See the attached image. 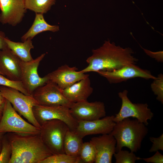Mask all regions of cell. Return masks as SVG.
<instances>
[{"label": "cell", "mask_w": 163, "mask_h": 163, "mask_svg": "<svg viewBox=\"0 0 163 163\" xmlns=\"http://www.w3.org/2000/svg\"><path fill=\"white\" fill-rule=\"evenodd\" d=\"M92 52V55L86 60L88 66L80 72L110 71L126 65L136 64L138 61L133 55L134 52L131 48L116 46L109 40L105 41L99 48L93 50Z\"/></svg>", "instance_id": "obj_1"}, {"label": "cell", "mask_w": 163, "mask_h": 163, "mask_svg": "<svg viewBox=\"0 0 163 163\" xmlns=\"http://www.w3.org/2000/svg\"><path fill=\"white\" fill-rule=\"evenodd\" d=\"M6 134L12 148L9 163H40L52 155L42 142L40 134Z\"/></svg>", "instance_id": "obj_2"}, {"label": "cell", "mask_w": 163, "mask_h": 163, "mask_svg": "<svg viewBox=\"0 0 163 163\" xmlns=\"http://www.w3.org/2000/svg\"><path fill=\"white\" fill-rule=\"evenodd\" d=\"M148 133L147 126L137 119L125 118L116 123L110 133L116 140V152L126 147L137 152Z\"/></svg>", "instance_id": "obj_3"}, {"label": "cell", "mask_w": 163, "mask_h": 163, "mask_svg": "<svg viewBox=\"0 0 163 163\" xmlns=\"http://www.w3.org/2000/svg\"><path fill=\"white\" fill-rule=\"evenodd\" d=\"M69 129L65 123L58 120L46 121L41 125V139L52 155L64 153V141Z\"/></svg>", "instance_id": "obj_4"}, {"label": "cell", "mask_w": 163, "mask_h": 163, "mask_svg": "<svg viewBox=\"0 0 163 163\" xmlns=\"http://www.w3.org/2000/svg\"><path fill=\"white\" fill-rule=\"evenodd\" d=\"M0 92L20 115L34 126L40 128L41 126L35 118L33 111L34 107L38 104L32 96L26 95L14 88L1 85Z\"/></svg>", "instance_id": "obj_5"}, {"label": "cell", "mask_w": 163, "mask_h": 163, "mask_svg": "<svg viewBox=\"0 0 163 163\" xmlns=\"http://www.w3.org/2000/svg\"><path fill=\"white\" fill-rule=\"evenodd\" d=\"M40 129L23 119L6 99L0 121V133H13L24 134H38Z\"/></svg>", "instance_id": "obj_6"}, {"label": "cell", "mask_w": 163, "mask_h": 163, "mask_svg": "<svg viewBox=\"0 0 163 163\" xmlns=\"http://www.w3.org/2000/svg\"><path fill=\"white\" fill-rule=\"evenodd\" d=\"M128 91L124 90L118 95L122 101V105L119 112L115 114L113 121L115 123L123 119L132 117L137 119L147 126L148 120H151L154 114L149 108L147 103H133L127 96Z\"/></svg>", "instance_id": "obj_7"}, {"label": "cell", "mask_w": 163, "mask_h": 163, "mask_svg": "<svg viewBox=\"0 0 163 163\" xmlns=\"http://www.w3.org/2000/svg\"><path fill=\"white\" fill-rule=\"evenodd\" d=\"M33 111L35 118L40 126L46 121L58 120L64 122L70 130L75 131L78 124V121L71 115L70 108L67 107L37 104L34 107Z\"/></svg>", "instance_id": "obj_8"}, {"label": "cell", "mask_w": 163, "mask_h": 163, "mask_svg": "<svg viewBox=\"0 0 163 163\" xmlns=\"http://www.w3.org/2000/svg\"><path fill=\"white\" fill-rule=\"evenodd\" d=\"M32 96L38 104L42 105H60L70 108L74 103L65 97L62 90L50 81L37 88Z\"/></svg>", "instance_id": "obj_9"}, {"label": "cell", "mask_w": 163, "mask_h": 163, "mask_svg": "<svg viewBox=\"0 0 163 163\" xmlns=\"http://www.w3.org/2000/svg\"><path fill=\"white\" fill-rule=\"evenodd\" d=\"M45 55V53L42 54L36 59L29 61L20 60L21 81L28 93L31 96L37 88L49 81L46 75L40 77L37 71L40 62Z\"/></svg>", "instance_id": "obj_10"}, {"label": "cell", "mask_w": 163, "mask_h": 163, "mask_svg": "<svg viewBox=\"0 0 163 163\" xmlns=\"http://www.w3.org/2000/svg\"><path fill=\"white\" fill-rule=\"evenodd\" d=\"M97 72L111 84L118 83L136 78L153 80L157 78L149 70L142 69L135 64L126 65L112 71H100Z\"/></svg>", "instance_id": "obj_11"}, {"label": "cell", "mask_w": 163, "mask_h": 163, "mask_svg": "<svg viewBox=\"0 0 163 163\" xmlns=\"http://www.w3.org/2000/svg\"><path fill=\"white\" fill-rule=\"evenodd\" d=\"M70 112L78 121L97 120L106 116V112L103 102L87 101L74 103L70 108Z\"/></svg>", "instance_id": "obj_12"}, {"label": "cell", "mask_w": 163, "mask_h": 163, "mask_svg": "<svg viewBox=\"0 0 163 163\" xmlns=\"http://www.w3.org/2000/svg\"><path fill=\"white\" fill-rule=\"evenodd\" d=\"M0 22L3 24L17 25L27 11L24 0H0Z\"/></svg>", "instance_id": "obj_13"}, {"label": "cell", "mask_w": 163, "mask_h": 163, "mask_svg": "<svg viewBox=\"0 0 163 163\" xmlns=\"http://www.w3.org/2000/svg\"><path fill=\"white\" fill-rule=\"evenodd\" d=\"M77 70L76 67H71L64 65L46 75L49 81L56 84L63 90L89 76V75L78 71Z\"/></svg>", "instance_id": "obj_14"}, {"label": "cell", "mask_w": 163, "mask_h": 163, "mask_svg": "<svg viewBox=\"0 0 163 163\" xmlns=\"http://www.w3.org/2000/svg\"><path fill=\"white\" fill-rule=\"evenodd\" d=\"M114 117L109 116L92 120L78 121L75 132L83 138L91 135L110 134L116 123L113 121Z\"/></svg>", "instance_id": "obj_15"}, {"label": "cell", "mask_w": 163, "mask_h": 163, "mask_svg": "<svg viewBox=\"0 0 163 163\" xmlns=\"http://www.w3.org/2000/svg\"><path fill=\"white\" fill-rule=\"evenodd\" d=\"M90 142L94 146L96 152L95 163H111L116 153V140L110 134H102L91 139Z\"/></svg>", "instance_id": "obj_16"}, {"label": "cell", "mask_w": 163, "mask_h": 163, "mask_svg": "<svg viewBox=\"0 0 163 163\" xmlns=\"http://www.w3.org/2000/svg\"><path fill=\"white\" fill-rule=\"evenodd\" d=\"M21 59L8 46L0 50V72L10 80L21 81Z\"/></svg>", "instance_id": "obj_17"}, {"label": "cell", "mask_w": 163, "mask_h": 163, "mask_svg": "<svg viewBox=\"0 0 163 163\" xmlns=\"http://www.w3.org/2000/svg\"><path fill=\"white\" fill-rule=\"evenodd\" d=\"M93 90L88 76L63 90L62 92L69 101L76 103L87 101Z\"/></svg>", "instance_id": "obj_18"}, {"label": "cell", "mask_w": 163, "mask_h": 163, "mask_svg": "<svg viewBox=\"0 0 163 163\" xmlns=\"http://www.w3.org/2000/svg\"><path fill=\"white\" fill-rule=\"evenodd\" d=\"M59 30L58 25L49 24L45 20L43 14L35 13V16L31 27L21 37V39L24 42L29 38L32 39L36 35L44 31L56 32Z\"/></svg>", "instance_id": "obj_19"}, {"label": "cell", "mask_w": 163, "mask_h": 163, "mask_svg": "<svg viewBox=\"0 0 163 163\" xmlns=\"http://www.w3.org/2000/svg\"><path fill=\"white\" fill-rule=\"evenodd\" d=\"M5 40L8 47L22 60L27 62L33 59L30 52L34 48L32 39L28 38L23 42H15L6 37Z\"/></svg>", "instance_id": "obj_20"}, {"label": "cell", "mask_w": 163, "mask_h": 163, "mask_svg": "<svg viewBox=\"0 0 163 163\" xmlns=\"http://www.w3.org/2000/svg\"><path fill=\"white\" fill-rule=\"evenodd\" d=\"M82 139L83 138L75 132L69 129L66 133L64 141V153L79 157L83 143Z\"/></svg>", "instance_id": "obj_21"}, {"label": "cell", "mask_w": 163, "mask_h": 163, "mask_svg": "<svg viewBox=\"0 0 163 163\" xmlns=\"http://www.w3.org/2000/svg\"><path fill=\"white\" fill-rule=\"evenodd\" d=\"M26 9L35 13H46L55 4L56 0H24Z\"/></svg>", "instance_id": "obj_22"}, {"label": "cell", "mask_w": 163, "mask_h": 163, "mask_svg": "<svg viewBox=\"0 0 163 163\" xmlns=\"http://www.w3.org/2000/svg\"><path fill=\"white\" fill-rule=\"evenodd\" d=\"M96 152L93 145L89 142H83L79 156L81 163H94Z\"/></svg>", "instance_id": "obj_23"}, {"label": "cell", "mask_w": 163, "mask_h": 163, "mask_svg": "<svg viewBox=\"0 0 163 163\" xmlns=\"http://www.w3.org/2000/svg\"><path fill=\"white\" fill-rule=\"evenodd\" d=\"M79 157L69 155L65 153L52 155L40 163H80Z\"/></svg>", "instance_id": "obj_24"}, {"label": "cell", "mask_w": 163, "mask_h": 163, "mask_svg": "<svg viewBox=\"0 0 163 163\" xmlns=\"http://www.w3.org/2000/svg\"><path fill=\"white\" fill-rule=\"evenodd\" d=\"M115 163H135L141 158L137 156L134 152L127 150H121L113 155Z\"/></svg>", "instance_id": "obj_25"}, {"label": "cell", "mask_w": 163, "mask_h": 163, "mask_svg": "<svg viewBox=\"0 0 163 163\" xmlns=\"http://www.w3.org/2000/svg\"><path fill=\"white\" fill-rule=\"evenodd\" d=\"M11 154V143L6 133L3 139L2 148L0 153V163H9Z\"/></svg>", "instance_id": "obj_26"}, {"label": "cell", "mask_w": 163, "mask_h": 163, "mask_svg": "<svg viewBox=\"0 0 163 163\" xmlns=\"http://www.w3.org/2000/svg\"><path fill=\"white\" fill-rule=\"evenodd\" d=\"M0 85L12 88L17 89L27 95H30L24 88L21 81L10 80L0 74Z\"/></svg>", "instance_id": "obj_27"}, {"label": "cell", "mask_w": 163, "mask_h": 163, "mask_svg": "<svg viewBox=\"0 0 163 163\" xmlns=\"http://www.w3.org/2000/svg\"><path fill=\"white\" fill-rule=\"evenodd\" d=\"M151 88L155 95L157 96L156 99L163 104V75L160 73L154 80L151 84Z\"/></svg>", "instance_id": "obj_28"}, {"label": "cell", "mask_w": 163, "mask_h": 163, "mask_svg": "<svg viewBox=\"0 0 163 163\" xmlns=\"http://www.w3.org/2000/svg\"><path fill=\"white\" fill-rule=\"evenodd\" d=\"M149 140L152 144L149 150L150 152H156L159 150L163 151V134L157 138L150 137Z\"/></svg>", "instance_id": "obj_29"}, {"label": "cell", "mask_w": 163, "mask_h": 163, "mask_svg": "<svg viewBox=\"0 0 163 163\" xmlns=\"http://www.w3.org/2000/svg\"><path fill=\"white\" fill-rule=\"evenodd\" d=\"M141 159L147 163H163V155L158 151L152 156L148 158H141Z\"/></svg>", "instance_id": "obj_30"}, {"label": "cell", "mask_w": 163, "mask_h": 163, "mask_svg": "<svg viewBox=\"0 0 163 163\" xmlns=\"http://www.w3.org/2000/svg\"><path fill=\"white\" fill-rule=\"evenodd\" d=\"M144 50L147 54L152 58H155L158 62H163L162 51L154 53L145 49H144Z\"/></svg>", "instance_id": "obj_31"}, {"label": "cell", "mask_w": 163, "mask_h": 163, "mask_svg": "<svg viewBox=\"0 0 163 163\" xmlns=\"http://www.w3.org/2000/svg\"><path fill=\"white\" fill-rule=\"evenodd\" d=\"M6 37L5 33L0 30V50H2L7 46L5 38Z\"/></svg>", "instance_id": "obj_32"}, {"label": "cell", "mask_w": 163, "mask_h": 163, "mask_svg": "<svg viewBox=\"0 0 163 163\" xmlns=\"http://www.w3.org/2000/svg\"><path fill=\"white\" fill-rule=\"evenodd\" d=\"M6 99L0 92V117H2L5 104Z\"/></svg>", "instance_id": "obj_33"}, {"label": "cell", "mask_w": 163, "mask_h": 163, "mask_svg": "<svg viewBox=\"0 0 163 163\" xmlns=\"http://www.w3.org/2000/svg\"><path fill=\"white\" fill-rule=\"evenodd\" d=\"M6 133H0V153L1 152L2 145V141L5 134Z\"/></svg>", "instance_id": "obj_34"}, {"label": "cell", "mask_w": 163, "mask_h": 163, "mask_svg": "<svg viewBox=\"0 0 163 163\" xmlns=\"http://www.w3.org/2000/svg\"><path fill=\"white\" fill-rule=\"evenodd\" d=\"M0 74L2 75V73L0 72Z\"/></svg>", "instance_id": "obj_35"}, {"label": "cell", "mask_w": 163, "mask_h": 163, "mask_svg": "<svg viewBox=\"0 0 163 163\" xmlns=\"http://www.w3.org/2000/svg\"><path fill=\"white\" fill-rule=\"evenodd\" d=\"M1 117H0V120H1Z\"/></svg>", "instance_id": "obj_36"}]
</instances>
